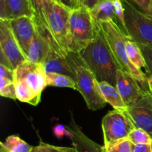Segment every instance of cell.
Returning <instances> with one entry per match:
<instances>
[{
  "label": "cell",
  "instance_id": "cell-6",
  "mask_svg": "<svg viewBox=\"0 0 152 152\" xmlns=\"http://www.w3.org/2000/svg\"><path fill=\"white\" fill-rule=\"evenodd\" d=\"M70 12L71 10L56 0H47L45 4L48 28L59 46L67 53H68Z\"/></svg>",
  "mask_w": 152,
  "mask_h": 152
},
{
  "label": "cell",
  "instance_id": "cell-17",
  "mask_svg": "<svg viewBox=\"0 0 152 152\" xmlns=\"http://www.w3.org/2000/svg\"><path fill=\"white\" fill-rule=\"evenodd\" d=\"M90 11L94 21L96 23L100 24L104 21L111 19L115 22L120 28V22L115 13L114 0H102Z\"/></svg>",
  "mask_w": 152,
  "mask_h": 152
},
{
  "label": "cell",
  "instance_id": "cell-23",
  "mask_svg": "<svg viewBox=\"0 0 152 152\" xmlns=\"http://www.w3.org/2000/svg\"><path fill=\"white\" fill-rule=\"evenodd\" d=\"M128 139L134 145H152V138L151 136L146 131L140 128H134L129 134Z\"/></svg>",
  "mask_w": 152,
  "mask_h": 152
},
{
  "label": "cell",
  "instance_id": "cell-13",
  "mask_svg": "<svg viewBox=\"0 0 152 152\" xmlns=\"http://www.w3.org/2000/svg\"><path fill=\"white\" fill-rule=\"evenodd\" d=\"M9 22L13 34L27 58L36 30L34 19L30 16H24L10 19Z\"/></svg>",
  "mask_w": 152,
  "mask_h": 152
},
{
  "label": "cell",
  "instance_id": "cell-25",
  "mask_svg": "<svg viewBox=\"0 0 152 152\" xmlns=\"http://www.w3.org/2000/svg\"><path fill=\"white\" fill-rule=\"evenodd\" d=\"M32 152H77V151L74 148L59 147L40 141L38 145L34 147Z\"/></svg>",
  "mask_w": 152,
  "mask_h": 152
},
{
  "label": "cell",
  "instance_id": "cell-8",
  "mask_svg": "<svg viewBox=\"0 0 152 152\" xmlns=\"http://www.w3.org/2000/svg\"><path fill=\"white\" fill-rule=\"evenodd\" d=\"M0 53L13 69L28 60L13 34L9 19H0Z\"/></svg>",
  "mask_w": 152,
  "mask_h": 152
},
{
  "label": "cell",
  "instance_id": "cell-19",
  "mask_svg": "<svg viewBox=\"0 0 152 152\" xmlns=\"http://www.w3.org/2000/svg\"><path fill=\"white\" fill-rule=\"evenodd\" d=\"M0 151L3 152H32L34 149V146L27 143L16 135L7 137L5 141L0 142Z\"/></svg>",
  "mask_w": 152,
  "mask_h": 152
},
{
  "label": "cell",
  "instance_id": "cell-3",
  "mask_svg": "<svg viewBox=\"0 0 152 152\" xmlns=\"http://www.w3.org/2000/svg\"><path fill=\"white\" fill-rule=\"evenodd\" d=\"M68 59L75 72L77 90L81 93L88 109L97 110L103 108L106 104L101 95L98 81L79 53L69 52Z\"/></svg>",
  "mask_w": 152,
  "mask_h": 152
},
{
  "label": "cell",
  "instance_id": "cell-9",
  "mask_svg": "<svg viewBox=\"0 0 152 152\" xmlns=\"http://www.w3.org/2000/svg\"><path fill=\"white\" fill-rule=\"evenodd\" d=\"M45 70L42 63H34L28 60L14 69V78L22 80L33 92L41 96L48 86Z\"/></svg>",
  "mask_w": 152,
  "mask_h": 152
},
{
  "label": "cell",
  "instance_id": "cell-34",
  "mask_svg": "<svg viewBox=\"0 0 152 152\" xmlns=\"http://www.w3.org/2000/svg\"><path fill=\"white\" fill-rule=\"evenodd\" d=\"M148 83L150 92L152 94V75L148 76Z\"/></svg>",
  "mask_w": 152,
  "mask_h": 152
},
{
  "label": "cell",
  "instance_id": "cell-7",
  "mask_svg": "<svg viewBox=\"0 0 152 152\" xmlns=\"http://www.w3.org/2000/svg\"><path fill=\"white\" fill-rule=\"evenodd\" d=\"M104 147L128 139L135 128L130 117L123 110H114L107 113L102 121Z\"/></svg>",
  "mask_w": 152,
  "mask_h": 152
},
{
  "label": "cell",
  "instance_id": "cell-10",
  "mask_svg": "<svg viewBox=\"0 0 152 152\" xmlns=\"http://www.w3.org/2000/svg\"><path fill=\"white\" fill-rule=\"evenodd\" d=\"M126 111L135 128L144 130L152 138V94L150 91L128 105Z\"/></svg>",
  "mask_w": 152,
  "mask_h": 152
},
{
  "label": "cell",
  "instance_id": "cell-29",
  "mask_svg": "<svg viewBox=\"0 0 152 152\" xmlns=\"http://www.w3.org/2000/svg\"><path fill=\"white\" fill-rule=\"evenodd\" d=\"M53 132L55 137L59 139H61L64 137H68L70 139H71L72 137V133L68 129V127L61 125V124H58L53 128Z\"/></svg>",
  "mask_w": 152,
  "mask_h": 152
},
{
  "label": "cell",
  "instance_id": "cell-22",
  "mask_svg": "<svg viewBox=\"0 0 152 152\" xmlns=\"http://www.w3.org/2000/svg\"><path fill=\"white\" fill-rule=\"evenodd\" d=\"M47 0H31L33 10L34 12V21L39 25H43L48 27L45 16V4Z\"/></svg>",
  "mask_w": 152,
  "mask_h": 152
},
{
  "label": "cell",
  "instance_id": "cell-5",
  "mask_svg": "<svg viewBox=\"0 0 152 152\" xmlns=\"http://www.w3.org/2000/svg\"><path fill=\"white\" fill-rule=\"evenodd\" d=\"M122 1L128 39L140 46L152 47V17L142 13L126 0Z\"/></svg>",
  "mask_w": 152,
  "mask_h": 152
},
{
  "label": "cell",
  "instance_id": "cell-2",
  "mask_svg": "<svg viewBox=\"0 0 152 152\" xmlns=\"http://www.w3.org/2000/svg\"><path fill=\"white\" fill-rule=\"evenodd\" d=\"M100 25L120 69L134 77L144 90L149 91L147 74L137 68L129 60L126 49L127 38L118 25L111 19H108L101 22Z\"/></svg>",
  "mask_w": 152,
  "mask_h": 152
},
{
  "label": "cell",
  "instance_id": "cell-14",
  "mask_svg": "<svg viewBox=\"0 0 152 152\" xmlns=\"http://www.w3.org/2000/svg\"><path fill=\"white\" fill-rule=\"evenodd\" d=\"M116 87L127 106L136 101L145 92H148L144 90L134 77L121 69L117 71Z\"/></svg>",
  "mask_w": 152,
  "mask_h": 152
},
{
  "label": "cell",
  "instance_id": "cell-27",
  "mask_svg": "<svg viewBox=\"0 0 152 152\" xmlns=\"http://www.w3.org/2000/svg\"><path fill=\"white\" fill-rule=\"evenodd\" d=\"M145 14L152 17V0H126Z\"/></svg>",
  "mask_w": 152,
  "mask_h": 152
},
{
  "label": "cell",
  "instance_id": "cell-4",
  "mask_svg": "<svg viewBox=\"0 0 152 152\" xmlns=\"http://www.w3.org/2000/svg\"><path fill=\"white\" fill-rule=\"evenodd\" d=\"M96 25L90 10L80 6L70 12L68 52L80 53L95 37Z\"/></svg>",
  "mask_w": 152,
  "mask_h": 152
},
{
  "label": "cell",
  "instance_id": "cell-18",
  "mask_svg": "<svg viewBox=\"0 0 152 152\" xmlns=\"http://www.w3.org/2000/svg\"><path fill=\"white\" fill-rule=\"evenodd\" d=\"M101 95L106 103L111 104L114 110L126 111L127 105L123 101L117 87L108 82H98Z\"/></svg>",
  "mask_w": 152,
  "mask_h": 152
},
{
  "label": "cell",
  "instance_id": "cell-1",
  "mask_svg": "<svg viewBox=\"0 0 152 152\" xmlns=\"http://www.w3.org/2000/svg\"><path fill=\"white\" fill-rule=\"evenodd\" d=\"M95 25L94 38L79 55L94 73L98 82H108L116 86L117 71L120 68L105 38L100 24L95 22Z\"/></svg>",
  "mask_w": 152,
  "mask_h": 152
},
{
  "label": "cell",
  "instance_id": "cell-16",
  "mask_svg": "<svg viewBox=\"0 0 152 152\" xmlns=\"http://www.w3.org/2000/svg\"><path fill=\"white\" fill-rule=\"evenodd\" d=\"M24 16L34 18L31 0H5V19Z\"/></svg>",
  "mask_w": 152,
  "mask_h": 152
},
{
  "label": "cell",
  "instance_id": "cell-26",
  "mask_svg": "<svg viewBox=\"0 0 152 152\" xmlns=\"http://www.w3.org/2000/svg\"><path fill=\"white\" fill-rule=\"evenodd\" d=\"M133 143L129 139L114 143L108 147H104L105 152H133Z\"/></svg>",
  "mask_w": 152,
  "mask_h": 152
},
{
  "label": "cell",
  "instance_id": "cell-30",
  "mask_svg": "<svg viewBox=\"0 0 152 152\" xmlns=\"http://www.w3.org/2000/svg\"><path fill=\"white\" fill-rule=\"evenodd\" d=\"M133 152H152V145H134Z\"/></svg>",
  "mask_w": 152,
  "mask_h": 152
},
{
  "label": "cell",
  "instance_id": "cell-35",
  "mask_svg": "<svg viewBox=\"0 0 152 152\" xmlns=\"http://www.w3.org/2000/svg\"><path fill=\"white\" fill-rule=\"evenodd\" d=\"M76 1H77V4H78V6L80 7V3H81V0H76Z\"/></svg>",
  "mask_w": 152,
  "mask_h": 152
},
{
  "label": "cell",
  "instance_id": "cell-36",
  "mask_svg": "<svg viewBox=\"0 0 152 152\" xmlns=\"http://www.w3.org/2000/svg\"><path fill=\"white\" fill-rule=\"evenodd\" d=\"M0 152H3V151H0Z\"/></svg>",
  "mask_w": 152,
  "mask_h": 152
},
{
  "label": "cell",
  "instance_id": "cell-20",
  "mask_svg": "<svg viewBox=\"0 0 152 152\" xmlns=\"http://www.w3.org/2000/svg\"><path fill=\"white\" fill-rule=\"evenodd\" d=\"M126 49L128 57L134 66L139 69L145 68L147 71L146 62L139 45L132 40L126 39Z\"/></svg>",
  "mask_w": 152,
  "mask_h": 152
},
{
  "label": "cell",
  "instance_id": "cell-11",
  "mask_svg": "<svg viewBox=\"0 0 152 152\" xmlns=\"http://www.w3.org/2000/svg\"><path fill=\"white\" fill-rule=\"evenodd\" d=\"M35 33L28 50L27 59L34 63H43L50 51L52 42L56 40L47 26L37 23H35Z\"/></svg>",
  "mask_w": 152,
  "mask_h": 152
},
{
  "label": "cell",
  "instance_id": "cell-31",
  "mask_svg": "<svg viewBox=\"0 0 152 152\" xmlns=\"http://www.w3.org/2000/svg\"><path fill=\"white\" fill-rule=\"evenodd\" d=\"M56 1L71 10L79 7L76 0H56Z\"/></svg>",
  "mask_w": 152,
  "mask_h": 152
},
{
  "label": "cell",
  "instance_id": "cell-32",
  "mask_svg": "<svg viewBox=\"0 0 152 152\" xmlns=\"http://www.w3.org/2000/svg\"><path fill=\"white\" fill-rule=\"evenodd\" d=\"M102 1V0H81L80 6H84L87 7L88 10H91L98 3Z\"/></svg>",
  "mask_w": 152,
  "mask_h": 152
},
{
  "label": "cell",
  "instance_id": "cell-28",
  "mask_svg": "<svg viewBox=\"0 0 152 152\" xmlns=\"http://www.w3.org/2000/svg\"><path fill=\"white\" fill-rule=\"evenodd\" d=\"M141 51L142 52L147 66V76L152 75V47H148L145 46H140Z\"/></svg>",
  "mask_w": 152,
  "mask_h": 152
},
{
  "label": "cell",
  "instance_id": "cell-37",
  "mask_svg": "<svg viewBox=\"0 0 152 152\" xmlns=\"http://www.w3.org/2000/svg\"></svg>",
  "mask_w": 152,
  "mask_h": 152
},
{
  "label": "cell",
  "instance_id": "cell-21",
  "mask_svg": "<svg viewBox=\"0 0 152 152\" xmlns=\"http://www.w3.org/2000/svg\"><path fill=\"white\" fill-rule=\"evenodd\" d=\"M48 86L56 87L71 88L77 90V84L75 80L68 75L59 73L50 72L46 75Z\"/></svg>",
  "mask_w": 152,
  "mask_h": 152
},
{
  "label": "cell",
  "instance_id": "cell-12",
  "mask_svg": "<svg viewBox=\"0 0 152 152\" xmlns=\"http://www.w3.org/2000/svg\"><path fill=\"white\" fill-rule=\"evenodd\" d=\"M42 64L46 73L65 75L76 80L75 72L68 61V53L62 50L56 40L52 42L50 51Z\"/></svg>",
  "mask_w": 152,
  "mask_h": 152
},
{
  "label": "cell",
  "instance_id": "cell-15",
  "mask_svg": "<svg viewBox=\"0 0 152 152\" xmlns=\"http://www.w3.org/2000/svg\"><path fill=\"white\" fill-rule=\"evenodd\" d=\"M67 127L72 133L71 139L77 152H105L104 146L99 145L88 138L76 124L73 117H71L70 125Z\"/></svg>",
  "mask_w": 152,
  "mask_h": 152
},
{
  "label": "cell",
  "instance_id": "cell-24",
  "mask_svg": "<svg viewBox=\"0 0 152 152\" xmlns=\"http://www.w3.org/2000/svg\"><path fill=\"white\" fill-rule=\"evenodd\" d=\"M0 95L2 97L16 99V86L14 80L0 77Z\"/></svg>",
  "mask_w": 152,
  "mask_h": 152
},
{
  "label": "cell",
  "instance_id": "cell-33",
  "mask_svg": "<svg viewBox=\"0 0 152 152\" xmlns=\"http://www.w3.org/2000/svg\"><path fill=\"white\" fill-rule=\"evenodd\" d=\"M0 19H5V0H0Z\"/></svg>",
  "mask_w": 152,
  "mask_h": 152
}]
</instances>
